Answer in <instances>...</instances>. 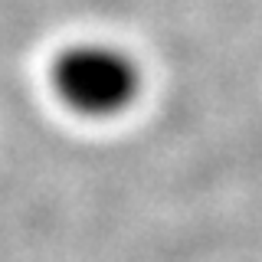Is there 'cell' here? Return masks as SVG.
I'll return each instance as SVG.
<instances>
[{
  "instance_id": "obj_1",
  "label": "cell",
  "mask_w": 262,
  "mask_h": 262,
  "mask_svg": "<svg viewBox=\"0 0 262 262\" xmlns=\"http://www.w3.org/2000/svg\"><path fill=\"white\" fill-rule=\"evenodd\" d=\"M53 85L62 102L82 115H115L135 98L138 69L115 46L79 43L56 59Z\"/></svg>"
}]
</instances>
